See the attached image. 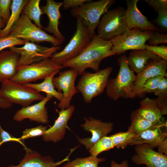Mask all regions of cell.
Returning <instances> with one entry per match:
<instances>
[{
	"instance_id": "cell-27",
	"label": "cell",
	"mask_w": 167,
	"mask_h": 167,
	"mask_svg": "<svg viewBox=\"0 0 167 167\" xmlns=\"http://www.w3.org/2000/svg\"><path fill=\"white\" fill-rule=\"evenodd\" d=\"M130 117L131 124L128 130L133 133L135 136L139 135L157 123H153L145 119L139 114L136 110L132 112Z\"/></svg>"
},
{
	"instance_id": "cell-12",
	"label": "cell",
	"mask_w": 167,
	"mask_h": 167,
	"mask_svg": "<svg viewBox=\"0 0 167 167\" xmlns=\"http://www.w3.org/2000/svg\"><path fill=\"white\" fill-rule=\"evenodd\" d=\"M58 73V76L53 78V84L58 91L63 94L62 100L58 104V107L61 109H65L71 106L73 97L78 92L75 82L79 75L76 71L71 68Z\"/></svg>"
},
{
	"instance_id": "cell-21",
	"label": "cell",
	"mask_w": 167,
	"mask_h": 167,
	"mask_svg": "<svg viewBox=\"0 0 167 167\" xmlns=\"http://www.w3.org/2000/svg\"><path fill=\"white\" fill-rule=\"evenodd\" d=\"M63 4L62 2L47 0L46 4L41 8L43 14H46L49 19L48 24L45 29L53 34L54 36L62 43L65 38L59 30L58 25L59 19L62 17L60 9Z\"/></svg>"
},
{
	"instance_id": "cell-47",
	"label": "cell",
	"mask_w": 167,
	"mask_h": 167,
	"mask_svg": "<svg viewBox=\"0 0 167 167\" xmlns=\"http://www.w3.org/2000/svg\"><path fill=\"white\" fill-rule=\"evenodd\" d=\"M5 23L2 19L0 17V30L5 27L6 25Z\"/></svg>"
},
{
	"instance_id": "cell-46",
	"label": "cell",
	"mask_w": 167,
	"mask_h": 167,
	"mask_svg": "<svg viewBox=\"0 0 167 167\" xmlns=\"http://www.w3.org/2000/svg\"><path fill=\"white\" fill-rule=\"evenodd\" d=\"M129 164L126 160H123L120 163H118L115 161H112L111 162L110 167H129Z\"/></svg>"
},
{
	"instance_id": "cell-14",
	"label": "cell",
	"mask_w": 167,
	"mask_h": 167,
	"mask_svg": "<svg viewBox=\"0 0 167 167\" xmlns=\"http://www.w3.org/2000/svg\"><path fill=\"white\" fill-rule=\"evenodd\" d=\"M84 119L85 122L81 126L85 130L90 132L92 136L90 138L81 139L77 137V138L79 143L84 145L87 149H89L100 139L107 136L113 130L114 124L113 122H102L100 120L90 117L89 119L85 117Z\"/></svg>"
},
{
	"instance_id": "cell-28",
	"label": "cell",
	"mask_w": 167,
	"mask_h": 167,
	"mask_svg": "<svg viewBox=\"0 0 167 167\" xmlns=\"http://www.w3.org/2000/svg\"><path fill=\"white\" fill-rule=\"evenodd\" d=\"M40 0H28L23 9L24 14L34 21L36 25L42 29L43 28L41 25V17L43 13L40 8Z\"/></svg>"
},
{
	"instance_id": "cell-29",
	"label": "cell",
	"mask_w": 167,
	"mask_h": 167,
	"mask_svg": "<svg viewBox=\"0 0 167 167\" xmlns=\"http://www.w3.org/2000/svg\"><path fill=\"white\" fill-rule=\"evenodd\" d=\"M105 161L104 157L97 158L91 156L85 158H78L68 161L62 167H98L99 163Z\"/></svg>"
},
{
	"instance_id": "cell-39",
	"label": "cell",
	"mask_w": 167,
	"mask_h": 167,
	"mask_svg": "<svg viewBox=\"0 0 167 167\" xmlns=\"http://www.w3.org/2000/svg\"><path fill=\"white\" fill-rule=\"evenodd\" d=\"M148 4L152 7L157 13L167 10V0H145Z\"/></svg>"
},
{
	"instance_id": "cell-26",
	"label": "cell",
	"mask_w": 167,
	"mask_h": 167,
	"mask_svg": "<svg viewBox=\"0 0 167 167\" xmlns=\"http://www.w3.org/2000/svg\"><path fill=\"white\" fill-rule=\"evenodd\" d=\"M27 0H12L11 6V13L5 27L0 30V38L8 36L20 18L21 13L27 3Z\"/></svg>"
},
{
	"instance_id": "cell-15",
	"label": "cell",
	"mask_w": 167,
	"mask_h": 167,
	"mask_svg": "<svg viewBox=\"0 0 167 167\" xmlns=\"http://www.w3.org/2000/svg\"><path fill=\"white\" fill-rule=\"evenodd\" d=\"M53 97L51 96L46 94V96L37 103L22 107L16 112L13 116L14 120L21 122L25 119H28L31 121L47 124L49 122V120L45 106L47 103Z\"/></svg>"
},
{
	"instance_id": "cell-36",
	"label": "cell",
	"mask_w": 167,
	"mask_h": 167,
	"mask_svg": "<svg viewBox=\"0 0 167 167\" xmlns=\"http://www.w3.org/2000/svg\"><path fill=\"white\" fill-rule=\"evenodd\" d=\"M11 0H0V17L5 23L8 21L10 15Z\"/></svg>"
},
{
	"instance_id": "cell-2",
	"label": "cell",
	"mask_w": 167,
	"mask_h": 167,
	"mask_svg": "<svg viewBox=\"0 0 167 167\" xmlns=\"http://www.w3.org/2000/svg\"><path fill=\"white\" fill-rule=\"evenodd\" d=\"M127 57L123 54L118 58L120 66L118 73L116 78L109 79L105 88L108 96L114 101L121 98L136 97L133 91L136 75L127 64Z\"/></svg>"
},
{
	"instance_id": "cell-35",
	"label": "cell",
	"mask_w": 167,
	"mask_h": 167,
	"mask_svg": "<svg viewBox=\"0 0 167 167\" xmlns=\"http://www.w3.org/2000/svg\"><path fill=\"white\" fill-rule=\"evenodd\" d=\"M145 49L161 57L162 59L167 60V46L162 45L160 46L149 45L146 44Z\"/></svg>"
},
{
	"instance_id": "cell-30",
	"label": "cell",
	"mask_w": 167,
	"mask_h": 167,
	"mask_svg": "<svg viewBox=\"0 0 167 167\" xmlns=\"http://www.w3.org/2000/svg\"><path fill=\"white\" fill-rule=\"evenodd\" d=\"M135 135L129 131L120 132L109 136L114 147L124 149L126 147L132 140Z\"/></svg>"
},
{
	"instance_id": "cell-8",
	"label": "cell",
	"mask_w": 167,
	"mask_h": 167,
	"mask_svg": "<svg viewBox=\"0 0 167 167\" xmlns=\"http://www.w3.org/2000/svg\"><path fill=\"white\" fill-rule=\"evenodd\" d=\"M9 35L27 41L48 42L54 46H59L62 43L54 36L48 34L33 24L28 16L24 14L15 24Z\"/></svg>"
},
{
	"instance_id": "cell-37",
	"label": "cell",
	"mask_w": 167,
	"mask_h": 167,
	"mask_svg": "<svg viewBox=\"0 0 167 167\" xmlns=\"http://www.w3.org/2000/svg\"><path fill=\"white\" fill-rule=\"evenodd\" d=\"M10 141H15L18 142L26 148L24 143L20 138H16L9 133L4 130L1 127L0 124V147L3 143Z\"/></svg>"
},
{
	"instance_id": "cell-45",
	"label": "cell",
	"mask_w": 167,
	"mask_h": 167,
	"mask_svg": "<svg viewBox=\"0 0 167 167\" xmlns=\"http://www.w3.org/2000/svg\"><path fill=\"white\" fill-rule=\"evenodd\" d=\"M12 104L0 96V108L8 109L11 107Z\"/></svg>"
},
{
	"instance_id": "cell-6",
	"label": "cell",
	"mask_w": 167,
	"mask_h": 167,
	"mask_svg": "<svg viewBox=\"0 0 167 167\" xmlns=\"http://www.w3.org/2000/svg\"><path fill=\"white\" fill-rule=\"evenodd\" d=\"M63 68L62 65L56 63L50 58H47L29 65L19 66L16 74L10 80L22 84L31 83L44 79Z\"/></svg>"
},
{
	"instance_id": "cell-38",
	"label": "cell",
	"mask_w": 167,
	"mask_h": 167,
	"mask_svg": "<svg viewBox=\"0 0 167 167\" xmlns=\"http://www.w3.org/2000/svg\"><path fill=\"white\" fill-rule=\"evenodd\" d=\"M149 44L155 45L167 43V34L154 31L148 40Z\"/></svg>"
},
{
	"instance_id": "cell-7",
	"label": "cell",
	"mask_w": 167,
	"mask_h": 167,
	"mask_svg": "<svg viewBox=\"0 0 167 167\" xmlns=\"http://www.w3.org/2000/svg\"><path fill=\"white\" fill-rule=\"evenodd\" d=\"M125 11L121 6L108 10L97 26V35L104 40H110L125 33L129 29Z\"/></svg>"
},
{
	"instance_id": "cell-43",
	"label": "cell",
	"mask_w": 167,
	"mask_h": 167,
	"mask_svg": "<svg viewBox=\"0 0 167 167\" xmlns=\"http://www.w3.org/2000/svg\"><path fill=\"white\" fill-rule=\"evenodd\" d=\"M154 93L158 96L167 95V79L164 76L161 78Z\"/></svg>"
},
{
	"instance_id": "cell-23",
	"label": "cell",
	"mask_w": 167,
	"mask_h": 167,
	"mask_svg": "<svg viewBox=\"0 0 167 167\" xmlns=\"http://www.w3.org/2000/svg\"><path fill=\"white\" fill-rule=\"evenodd\" d=\"M160 60L161 58L146 49L133 50L127 57V64L134 72L138 74L151 60Z\"/></svg>"
},
{
	"instance_id": "cell-31",
	"label": "cell",
	"mask_w": 167,
	"mask_h": 167,
	"mask_svg": "<svg viewBox=\"0 0 167 167\" xmlns=\"http://www.w3.org/2000/svg\"><path fill=\"white\" fill-rule=\"evenodd\" d=\"M114 147L113 142L109 137L107 136L103 137L89 148V152L91 156L94 157L101 153L110 150Z\"/></svg>"
},
{
	"instance_id": "cell-24",
	"label": "cell",
	"mask_w": 167,
	"mask_h": 167,
	"mask_svg": "<svg viewBox=\"0 0 167 167\" xmlns=\"http://www.w3.org/2000/svg\"><path fill=\"white\" fill-rule=\"evenodd\" d=\"M139 108L136 110L142 117L153 123L161 122L164 119L157 107L155 99L146 97L139 102Z\"/></svg>"
},
{
	"instance_id": "cell-4",
	"label": "cell",
	"mask_w": 167,
	"mask_h": 167,
	"mask_svg": "<svg viewBox=\"0 0 167 167\" xmlns=\"http://www.w3.org/2000/svg\"><path fill=\"white\" fill-rule=\"evenodd\" d=\"M77 18L75 31L68 44L61 51L50 58L56 63L60 65L77 56L89 43L92 39L87 27L79 17Z\"/></svg>"
},
{
	"instance_id": "cell-33",
	"label": "cell",
	"mask_w": 167,
	"mask_h": 167,
	"mask_svg": "<svg viewBox=\"0 0 167 167\" xmlns=\"http://www.w3.org/2000/svg\"><path fill=\"white\" fill-rule=\"evenodd\" d=\"M163 77L161 75H158L150 78L146 81L142 88L141 97L143 96L146 93H154Z\"/></svg>"
},
{
	"instance_id": "cell-22",
	"label": "cell",
	"mask_w": 167,
	"mask_h": 167,
	"mask_svg": "<svg viewBox=\"0 0 167 167\" xmlns=\"http://www.w3.org/2000/svg\"><path fill=\"white\" fill-rule=\"evenodd\" d=\"M19 55L10 50L0 53V82L11 80L16 74Z\"/></svg>"
},
{
	"instance_id": "cell-19",
	"label": "cell",
	"mask_w": 167,
	"mask_h": 167,
	"mask_svg": "<svg viewBox=\"0 0 167 167\" xmlns=\"http://www.w3.org/2000/svg\"><path fill=\"white\" fill-rule=\"evenodd\" d=\"M76 147L71 149L69 154L62 160L54 162L50 156H42L40 153L25 148L26 154L24 157L17 165H10L8 167H56L63 163L69 161V157L76 148Z\"/></svg>"
},
{
	"instance_id": "cell-20",
	"label": "cell",
	"mask_w": 167,
	"mask_h": 167,
	"mask_svg": "<svg viewBox=\"0 0 167 167\" xmlns=\"http://www.w3.org/2000/svg\"><path fill=\"white\" fill-rule=\"evenodd\" d=\"M165 126H167V123L164 119L139 135L135 136L129 145L145 144L153 149L167 137L166 132H164L161 130V128Z\"/></svg>"
},
{
	"instance_id": "cell-9",
	"label": "cell",
	"mask_w": 167,
	"mask_h": 167,
	"mask_svg": "<svg viewBox=\"0 0 167 167\" xmlns=\"http://www.w3.org/2000/svg\"><path fill=\"white\" fill-rule=\"evenodd\" d=\"M1 83L0 96L12 104H19L22 107L28 106L34 101H41L45 97L31 88L10 80Z\"/></svg>"
},
{
	"instance_id": "cell-40",
	"label": "cell",
	"mask_w": 167,
	"mask_h": 167,
	"mask_svg": "<svg viewBox=\"0 0 167 167\" xmlns=\"http://www.w3.org/2000/svg\"><path fill=\"white\" fill-rule=\"evenodd\" d=\"M90 0H64L63 1L62 6L63 9L66 10L69 8L71 9L79 7L85 2Z\"/></svg>"
},
{
	"instance_id": "cell-34",
	"label": "cell",
	"mask_w": 167,
	"mask_h": 167,
	"mask_svg": "<svg viewBox=\"0 0 167 167\" xmlns=\"http://www.w3.org/2000/svg\"><path fill=\"white\" fill-rule=\"evenodd\" d=\"M47 127V126L40 125L33 128L26 129L23 132L22 135L20 138L23 140L31 137L43 136L46 132Z\"/></svg>"
},
{
	"instance_id": "cell-18",
	"label": "cell",
	"mask_w": 167,
	"mask_h": 167,
	"mask_svg": "<svg viewBox=\"0 0 167 167\" xmlns=\"http://www.w3.org/2000/svg\"><path fill=\"white\" fill-rule=\"evenodd\" d=\"M138 0H126L127 9L125 15L129 29L139 28L142 30L157 31L159 29L149 21L139 10L137 7Z\"/></svg>"
},
{
	"instance_id": "cell-17",
	"label": "cell",
	"mask_w": 167,
	"mask_h": 167,
	"mask_svg": "<svg viewBox=\"0 0 167 167\" xmlns=\"http://www.w3.org/2000/svg\"><path fill=\"white\" fill-rule=\"evenodd\" d=\"M75 109V106L71 105L68 108L61 109L58 112L59 116L55 120L54 125L47 129L42 136V139L44 141H53L56 143L63 138L66 129H69L67 125L68 121L71 117Z\"/></svg>"
},
{
	"instance_id": "cell-42",
	"label": "cell",
	"mask_w": 167,
	"mask_h": 167,
	"mask_svg": "<svg viewBox=\"0 0 167 167\" xmlns=\"http://www.w3.org/2000/svg\"><path fill=\"white\" fill-rule=\"evenodd\" d=\"M156 22L159 26L165 30L167 29V10H165L158 13Z\"/></svg>"
},
{
	"instance_id": "cell-25",
	"label": "cell",
	"mask_w": 167,
	"mask_h": 167,
	"mask_svg": "<svg viewBox=\"0 0 167 167\" xmlns=\"http://www.w3.org/2000/svg\"><path fill=\"white\" fill-rule=\"evenodd\" d=\"M60 71H55L47 76L41 83L37 84L27 83L22 84L31 88L38 92H45L46 94L49 95L53 97H54L60 102L63 98L62 93L58 92L55 89L53 81L54 76Z\"/></svg>"
},
{
	"instance_id": "cell-32",
	"label": "cell",
	"mask_w": 167,
	"mask_h": 167,
	"mask_svg": "<svg viewBox=\"0 0 167 167\" xmlns=\"http://www.w3.org/2000/svg\"><path fill=\"white\" fill-rule=\"evenodd\" d=\"M27 41L13 36L0 38V53L6 48H10L19 45H24Z\"/></svg>"
},
{
	"instance_id": "cell-41",
	"label": "cell",
	"mask_w": 167,
	"mask_h": 167,
	"mask_svg": "<svg viewBox=\"0 0 167 167\" xmlns=\"http://www.w3.org/2000/svg\"><path fill=\"white\" fill-rule=\"evenodd\" d=\"M157 105L162 115L167 114V95L158 96L155 99Z\"/></svg>"
},
{
	"instance_id": "cell-10",
	"label": "cell",
	"mask_w": 167,
	"mask_h": 167,
	"mask_svg": "<svg viewBox=\"0 0 167 167\" xmlns=\"http://www.w3.org/2000/svg\"><path fill=\"white\" fill-rule=\"evenodd\" d=\"M154 31L136 28L128 29L109 40L112 44V50L115 54L119 55L128 50L145 49L146 42Z\"/></svg>"
},
{
	"instance_id": "cell-1",
	"label": "cell",
	"mask_w": 167,
	"mask_h": 167,
	"mask_svg": "<svg viewBox=\"0 0 167 167\" xmlns=\"http://www.w3.org/2000/svg\"><path fill=\"white\" fill-rule=\"evenodd\" d=\"M112 44L94 34L89 43L76 57L64 63L63 67H70L81 75L90 68L95 72L100 70V65L104 58L115 54L112 50Z\"/></svg>"
},
{
	"instance_id": "cell-44",
	"label": "cell",
	"mask_w": 167,
	"mask_h": 167,
	"mask_svg": "<svg viewBox=\"0 0 167 167\" xmlns=\"http://www.w3.org/2000/svg\"><path fill=\"white\" fill-rule=\"evenodd\" d=\"M158 152L167 156V137L165 138L157 146Z\"/></svg>"
},
{
	"instance_id": "cell-5",
	"label": "cell",
	"mask_w": 167,
	"mask_h": 167,
	"mask_svg": "<svg viewBox=\"0 0 167 167\" xmlns=\"http://www.w3.org/2000/svg\"><path fill=\"white\" fill-rule=\"evenodd\" d=\"M115 1L114 0H90L79 7L71 9V14L74 17L79 18L88 28L92 39L101 17Z\"/></svg>"
},
{
	"instance_id": "cell-11",
	"label": "cell",
	"mask_w": 167,
	"mask_h": 167,
	"mask_svg": "<svg viewBox=\"0 0 167 167\" xmlns=\"http://www.w3.org/2000/svg\"><path fill=\"white\" fill-rule=\"evenodd\" d=\"M61 49L59 46L47 47L27 41L21 47H13L9 49L19 55V66H21L29 65L47 58H50Z\"/></svg>"
},
{
	"instance_id": "cell-16",
	"label": "cell",
	"mask_w": 167,
	"mask_h": 167,
	"mask_svg": "<svg viewBox=\"0 0 167 167\" xmlns=\"http://www.w3.org/2000/svg\"><path fill=\"white\" fill-rule=\"evenodd\" d=\"M167 60H150L143 69L136 75L133 91L136 97H141V90L144 83L149 79L158 75H166Z\"/></svg>"
},
{
	"instance_id": "cell-3",
	"label": "cell",
	"mask_w": 167,
	"mask_h": 167,
	"mask_svg": "<svg viewBox=\"0 0 167 167\" xmlns=\"http://www.w3.org/2000/svg\"><path fill=\"white\" fill-rule=\"evenodd\" d=\"M112 70V67H108L94 73L85 71L81 75L76 88L86 103H91L103 92Z\"/></svg>"
},
{
	"instance_id": "cell-13",
	"label": "cell",
	"mask_w": 167,
	"mask_h": 167,
	"mask_svg": "<svg viewBox=\"0 0 167 167\" xmlns=\"http://www.w3.org/2000/svg\"><path fill=\"white\" fill-rule=\"evenodd\" d=\"M135 151L131 160L137 165H144L146 167H167V156L155 151L147 144L135 145Z\"/></svg>"
}]
</instances>
